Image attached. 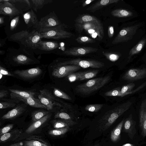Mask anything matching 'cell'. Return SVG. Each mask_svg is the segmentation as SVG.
Here are the masks:
<instances>
[{
	"label": "cell",
	"instance_id": "20",
	"mask_svg": "<svg viewBox=\"0 0 146 146\" xmlns=\"http://www.w3.org/2000/svg\"><path fill=\"white\" fill-rule=\"evenodd\" d=\"M59 46L58 43L53 41H41L36 45V49L50 51L57 48Z\"/></svg>",
	"mask_w": 146,
	"mask_h": 146
},
{
	"label": "cell",
	"instance_id": "16",
	"mask_svg": "<svg viewBox=\"0 0 146 146\" xmlns=\"http://www.w3.org/2000/svg\"><path fill=\"white\" fill-rule=\"evenodd\" d=\"M135 86V84L131 83L124 86L121 90H118L117 96L123 97L128 94L135 93L145 86L146 82L141 84L135 90H132Z\"/></svg>",
	"mask_w": 146,
	"mask_h": 146
},
{
	"label": "cell",
	"instance_id": "12",
	"mask_svg": "<svg viewBox=\"0 0 146 146\" xmlns=\"http://www.w3.org/2000/svg\"><path fill=\"white\" fill-rule=\"evenodd\" d=\"M42 72V70L38 67L24 70H17L14 72L15 74L25 79L35 78L40 75Z\"/></svg>",
	"mask_w": 146,
	"mask_h": 146
},
{
	"label": "cell",
	"instance_id": "4",
	"mask_svg": "<svg viewBox=\"0 0 146 146\" xmlns=\"http://www.w3.org/2000/svg\"><path fill=\"white\" fill-rule=\"evenodd\" d=\"M63 26L64 25H60L39 32L40 33L42 38L60 39L71 37L72 34L63 29Z\"/></svg>",
	"mask_w": 146,
	"mask_h": 146
},
{
	"label": "cell",
	"instance_id": "46",
	"mask_svg": "<svg viewBox=\"0 0 146 146\" xmlns=\"http://www.w3.org/2000/svg\"><path fill=\"white\" fill-rule=\"evenodd\" d=\"M108 36L109 38L113 37L114 34V29L113 26H110L108 28Z\"/></svg>",
	"mask_w": 146,
	"mask_h": 146
},
{
	"label": "cell",
	"instance_id": "18",
	"mask_svg": "<svg viewBox=\"0 0 146 146\" xmlns=\"http://www.w3.org/2000/svg\"><path fill=\"white\" fill-rule=\"evenodd\" d=\"M23 146H50L44 140L39 137L32 136L26 139Z\"/></svg>",
	"mask_w": 146,
	"mask_h": 146
},
{
	"label": "cell",
	"instance_id": "54",
	"mask_svg": "<svg viewBox=\"0 0 146 146\" xmlns=\"http://www.w3.org/2000/svg\"><path fill=\"white\" fill-rule=\"evenodd\" d=\"M3 74L0 73V79H1L3 77Z\"/></svg>",
	"mask_w": 146,
	"mask_h": 146
},
{
	"label": "cell",
	"instance_id": "42",
	"mask_svg": "<svg viewBox=\"0 0 146 146\" xmlns=\"http://www.w3.org/2000/svg\"><path fill=\"white\" fill-rule=\"evenodd\" d=\"M103 55L109 60L114 62L117 60L118 58L117 56L110 52H103Z\"/></svg>",
	"mask_w": 146,
	"mask_h": 146
},
{
	"label": "cell",
	"instance_id": "32",
	"mask_svg": "<svg viewBox=\"0 0 146 146\" xmlns=\"http://www.w3.org/2000/svg\"><path fill=\"white\" fill-rule=\"evenodd\" d=\"M99 72L98 70H93L82 72L79 81L92 78L96 76Z\"/></svg>",
	"mask_w": 146,
	"mask_h": 146
},
{
	"label": "cell",
	"instance_id": "33",
	"mask_svg": "<svg viewBox=\"0 0 146 146\" xmlns=\"http://www.w3.org/2000/svg\"><path fill=\"white\" fill-rule=\"evenodd\" d=\"M49 113L48 111L40 110L34 111L31 114L32 120L33 122H35L41 119Z\"/></svg>",
	"mask_w": 146,
	"mask_h": 146
},
{
	"label": "cell",
	"instance_id": "25",
	"mask_svg": "<svg viewBox=\"0 0 146 146\" xmlns=\"http://www.w3.org/2000/svg\"><path fill=\"white\" fill-rule=\"evenodd\" d=\"M51 122L53 127L56 129L70 127L77 123L72 120L62 119L53 120L51 121Z\"/></svg>",
	"mask_w": 146,
	"mask_h": 146
},
{
	"label": "cell",
	"instance_id": "10",
	"mask_svg": "<svg viewBox=\"0 0 146 146\" xmlns=\"http://www.w3.org/2000/svg\"><path fill=\"white\" fill-rule=\"evenodd\" d=\"M146 77V69H131L123 76V79L129 81H136Z\"/></svg>",
	"mask_w": 146,
	"mask_h": 146
},
{
	"label": "cell",
	"instance_id": "29",
	"mask_svg": "<svg viewBox=\"0 0 146 146\" xmlns=\"http://www.w3.org/2000/svg\"><path fill=\"white\" fill-rule=\"evenodd\" d=\"M100 20L93 16L83 14L78 17L75 20V23L82 24L88 22L98 21Z\"/></svg>",
	"mask_w": 146,
	"mask_h": 146
},
{
	"label": "cell",
	"instance_id": "37",
	"mask_svg": "<svg viewBox=\"0 0 146 146\" xmlns=\"http://www.w3.org/2000/svg\"><path fill=\"white\" fill-rule=\"evenodd\" d=\"M103 106L102 104H90L87 105L85 109L87 111L92 112H96L99 111Z\"/></svg>",
	"mask_w": 146,
	"mask_h": 146
},
{
	"label": "cell",
	"instance_id": "6",
	"mask_svg": "<svg viewBox=\"0 0 146 146\" xmlns=\"http://www.w3.org/2000/svg\"><path fill=\"white\" fill-rule=\"evenodd\" d=\"M68 65H77L84 68L89 67L100 68L104 66V64L100 61L94 60H84L80 58L72 59L60 62L57 64V66Z\"/></svg>",
	"mask_w": 146,
	"mask_h": 146
},
{
	"label": "cell",
	"instance_id": "34",
	"mask_svg": "<svg viewBox=\"0 0 146 146\" xmlns=\"http://www.w3.org/2000/svg\"><path fill=\"white\" fill-rule=\"evenodd\" d=\"M69 127H66L57 129L50 130L48 134L50 135L58 136L64 134L70 130Z\"/></svg>",
	"mask_w": 146,
	"mask_h": 146
},
{
	"label": "cell",
	"instance_id": "31",
	"mask_svg": "<svg viewBox=\"0 0 146 146\" xmlns=\"http://www.w3.org/2000/svg\"><path fill=\"white\" fill-rule=\"evenodd\" d=\"M13 59L14 61L18 64L24 65L30 64L34 61L31 59L23 54L14 56Z\"/></svg>",
	"mask_w": 146,
	"mask_h": 146
},
{
	"label": "cell",
	"instance_id": "44",
	"mask_svg": "<svg viewBox=\"0 0 146 146\" xmlns=\"http://www.w3.org/2000/svg\"><path fill=\"white\" fill-rule=\"evenodd\" d=\"M16 105L15 103L13 102H1L0 103V109H2L13 107Z\"/></svg>",
	"mask_w": 146,
	"mask_h": 146
},
{
	"label": "cell",
	"instance_id": "5",
	"mask_svg": "<svg viewBox=\"0 0 146 146\" xmlns=\"http://www.w3.org/2000/svg\"><path fill=\"white\" fill-rule=\"evenodd\" d=\"M54 11L40 18L38 25L35 28L39 31L42 30L53 28L63 25Z\"/></svg>",
	"mask_w": 146,
	"mask_h": 146
},
{
	"label": "cell",
	"instance_id": "50",
	"mask_svg": "<svg viewBox=\"0 0 146 146\" xmlns=\"http://www.w3.org/2000/svg\"><path fill=\"white\" fill-rule=\"evenodd\" d=\"M142 44H139L137 46V50L138 51H139L142 48Z\"/></svg>",
	"mask_w": 146,
	"mask_h": 146
},
{
	"label": "cell",
	"instance_id": "35",
	"mask_svg": "<svg viewBox=\"0 0 146 146\" xmlns=\"http://www.w3.org/2000/svg\"><path fill=\"white\" fill-rule=\"evenodd\" d=\"M76 40L78 43L82 44H86L92 43L96 42V40L86 36H78L76 39Z\"/></svg>",
	"mask_w": 146,
	"mask_h": 146
},
{
	"label": "cell",
	"instance_id": "26",
	"mask_svg": "<svg viewBox=\"0 0 146 146\" xmlns=\"http://www.w3.org/2000/svg\"><path fill=\"white\" fill-rule=\"evenodd\" d=\"M51 116V114L48 113L41 119L34 122L26 130V133H30L33 132L46 122Z\"/></svg>",
	"mask_w": 146,
	"mask_h": 146
},
{
	"label": "cell",
	"instance_id": "30",
	"mask_svg": "<svg viewBox=\"0 0 146 146\" xmlns=\"http://www.w3.org/2000/svg\"><path fill=\"white\" fill-rule=\"evenodd\" d=\"M32 9L37 12L41 9L43 6L47 4L52 3V0H31L30 1Z\"/></svg>",
	"mask_w": 146,
	"mask_h": 146
},
{
	"label": "cell",
	"instance_id": "2",
	"mask_svg": "<svg viewBox=\"0 0 146 146\" xmlns=\"http://www.w3.org/2000/svg\"><path fill=\"white\" fill-rule=\"evenodd\" d=\"M74 26L76 30L79 33L84 31L94 40L101 41L104 37V29L100 21L82 24L75 23Z\"/></svg>",
	"mask_w": 146,
	"mask_h": 146
},
{
	"label": "cell",
	"instance_id": "17",
	"mask_svg": "<svg viewBox=\"0 0 146 146\" xmlns=\"http://www.w3.org/2000/svg\"><path fill=\"white\" fill-rule=\"evenodd\" d=\"M24 21L28 27H33L34 28L38 25L39 21L32 9L23 14Z\"/></svg>",
	"mask_w": 146,
	"mask_h": 146
},
{
	"label": "cell",
	"instance_id": "48",
	"mask_svg": "<svg viewBox=\"0 0 146 146\" xmlns=\"http://www.w3.org/2000/svg\"><path fill=\"white\" fill-rule=\"evenodd\" d=\"M95 0H87L84 2L82 4V6L83 7H84L87 5L90 4L91 2L95 1Z\"/></svg>",
	"mask_w": 146,
	"mask_h": 146
},
{
	"label": "cell",
	"instance_id": "9",
	"mask_svg": "<svg viewBox=\"0 0 146 146\" xmlns=\"http://www.w3.org/2000/svg\"><path fill=\"white\" fill-rule=\"evenodd\" d=\"M81 68V67L78 66L72 65L58 66L53 70L52 75L55 77L61 78L67 76Z\"/></svg>",
	"mask_w": 146,
	"mask_h": 146
},
{
	"label": "cell",
	"instance_id": "19",
	"mask_svg": "<svg viewBox=\"0 0 146 146\" xmlns=\"http://www.w3.org/2000/svg\"><path fill=\"white\" fill-rule=\"evenodd\" d=\"M26 109L23 106H18L3 115L1 119L3 120L14 119L24 112Z\"/></svg>",
	"mask_w": 146,
	"mask_h": 146
},
{
	"label": "cell",
	"instance_id": "15",
	"mask_svg": "<svg viewBox=\"0 0 146 146\" xmlns=\"http://www.w3.org/2000/svg\"><path fill=\"white\" fill-rule=\"evenodd\" d=\"M123 125V131L127 133L131 139H133L136 133V122L133 119L131 114L124 121Z\"/></svg>",
	"mask_w": 146,
	"mask_h": 146
},
{
	"label": "cell",
	"instance_id": "40",
	"mask_svg": "<svg viewBox=\"0 0 146 146\" xmlns=\"http://www.w3.org/2000/svg\"><path fill=\"white\" fill-rule=\"evenodd\" d=\"M54 118L65 120H72L71 117L67 113L64 112H58L54 116Z\"/></svg>",
	"mask_w": 146,
	"mask_h": 146
},
{
	"label": "cell",
	"instance_id": "21",
	"mask_svg": "<svg viewBox=\"0 0 146 146\" xmlns=\"http://www.w3.org/2000/svg\"><path fill=\"white\" fill-rule=\"evenodd\" d=\"M117 0H101L98 1L94 4L86 9L90 12L94 13L96 11L113 3H116Z\"/></svg>",
	"mask_w": 146,
	"mask_h": 146
},
{
	"label": "cell",
	"instance_id": "49",
	"mask_svg": "<svg viewBox=\"0 0 146 146\" xmlns=\"http://www.w3.org/2000/svg\"><path fill=\"white\" fill-rule=\"evenodd\" d=\"M127 33V32L125 30H122L120 31L119 35L121 36H123L125 35Z\"/></svg>",
	"mask_w": 146,
	"mask_h": 146
},
{
	"label": "cell",
	"instance_id": "23",
	"mask_svg": "<svg viewBox=\"0 0 146 146\" xmlns=\"http://www.w3.org/2000/svg\"><path fill=\"white\" fill-rule=\"evenodd\" d=\"M22 133L21 130L16 129L0 136V143L14 141L18 138Z\"/></svg>",
	"mask_w": 146,
	"mask_h": 146
},
{
	"label": "cell",
	"instance_id": "1",
	"mask_svg": "<svg viewBox=\"0 0 146 146\" xmlns=\"http://www.w3.org/2000/svg\"><path fill=\"white\" fill-rule=\"evenodd\" d=\"M132 104L131 102L128 101L107 111L98 121V129L100 131H103L108 129L119 116L129 109Z\"/></svg>",
	"mask_w": 146,
	"mask_h": 146
},
{
	"label": "cell",
	"instance_id": "52",
	"mask_svg": "<svg viewBox=\"0 0 146 146\" xmlns=\"http://www.w3.org/2000/svg\"><path fill=\"white\" fill-rule=\"evenodd\" d=\"M9 146H22V145L20 143H16L11 144Z\"/></svg>",
	"mask_w": 146,
	"mask_h": 146
},
{
	"label": "cell",
	"instance_id": "39",
	"mask_svg": "<svg viewBox=\"0 0 146 146\" xmlns=\"http://www.w3.org/2000/svg\"><path fill=\"white\" fill-rule=\"evenodd\" d=\"M111 13L113 16L118 17L126 16L129 14L127 11L124 10H115L112 11Z\"/></svg>",
	"mask_w": 146,
	"mask_h": 146
},
{
	"label": "cell",
	"instance_id": "11",
	"mask_svg": "<svg viewBox=\"0 0 146 146\" xmlns=\"http://www.w3.org/2000/svg\"><path fill=\"white\" fill-rule=\"evenodd\" d=\"M98 49L91 47H78L70 48L64 52L67 55L80 56L96 52Z\"/></svg>",
	"mask_w": 146,
	"mask_h": 146
},
{
	"label": "cell",
	"instance_id": "28",
	"mask_svg": "<svg viewBox=\"0 0 146 146\" xmlns=\"http://www.w3.org/2000/svg\"><path fill=\"white\" fill-rule=\"evenodd\" d=\"M124 122V119H123L111 131L110 137L112 142H115L119 139Z\"/></svg>",
	"mask_w": 146,
	"mask_h": 146
},
{
	"label": "cell",
	"instance_id": "43",
	"mask_svg": "<svg viewBox=\"0 0 146 146\" xmlns=\"http://www.w3.org/2000/svg\"><path fill=\"white\" fill-rule=\"evenodd\" d=\"M13 126V124H9L1 128L0 130V136L9 132Z\"/></svg>",
	"mask_w": 146,
	"mask_h": 146
},
{
	"label": "cell",
	"instance_id": "13",
	"mask_svg": "<svg viewBox=\"0 0 146 146\" xmlns=\"http://www.w3.org/2000/svg\"><path fill=\"white\" fill-rule=\"evenodd\" d=\"M40 33L36 29L30 32L29 35L25 42V46L32 49H36L37 44L41 41Z\"/></svg>",
	"mask_w": 146,
	"mask_h": 146
},
{
	"label": "cell",
	"instance_id": "8",
	"mask_svg": "<svg viewBox=\"0 0 146 146\" xmlns=\"http://www.w3.org/2000/svg\"><path fill=\"white\" fill-rule=\"evenodd\" d=\"M9 1L0 0V14L8 16L10 19H11L15 16L19 15L20 13L14 5L10 2Z\"/></svg>",
	"mask_w": 146,
	"mask_h": 146
},
{
	"label": "cell",
	"instance_id": "36",
	"mask_svg": "<svg viewBox=\"0 0 146 146\" xmlns=\"http://www.w3.org/2000/svg\"><path fill=\"white\" fill-rule=\"evenodd\" d=\"M53 93L55 96L67 100H71V97L67 94L57 88H54Z\"/></svg>",
	"mask_w": 146,
	"mask_h": 146
},
{
	"label": "cell",
	"instance_id": "45",
	"mask_svg": "<svg viewBox=\"0 0 146 146\" xmlns=\"http://www.w3.org/2000/svg\"><path fill=\"white\" fill-rule=\"evenodd\" d=\"M0 73L3 75L14 77V75L9 72L6 69L3 67L0 66Z\"/></svg>",
	"mask_w": 146,
	"mask_h": 146
},
{
	"label": "cell",
	"instance_id": "7",
	"mask_svg": "<svg viewBox=\"0 0 146 146\" xmlns=\"http://www.w3.org/2000/svg\"><path fill=\"white\" fill-rule=\"evenodd\" d=\"M38 98L41 102L45 105L48 110L53 109L54 105L61 106V105L56 101V99L52 93L48 90L44 89L40 90Z\"/></svg>",
	"mask_w": 146,
	"mask_h": 146
},
{
	"label": "cell",
	"instance_id": "53",
	"mask_svg": "<svg viewBox=\"0 0 146 146\" xmlns=\"http://www.w3.org/2000/svg\"><path fill=\"white\" fill-rule=\"evenodd\" d=\"M122 146H134V145L130 143H126Z\"/></svg>",
	"mask_w": 146,
	"mask_h": 146
},
{
	"label": "cell",
	"instance_id": "22",
	"mask_svg": "<svg viewBox=\"0 0 146 146\" xmlns=\"http://www.w3.org/2000/svg\"><path fill=\"white\" fill-rule=\"evenodd\" d=\"M16 99L25 102L32 107L47 109L46 106L41 102L39 99L34 97L18 98Z\"/></svg>",
	"mask_w": 146,
	"mask_h": 146
},
{
	"label": "cell",
	"instance_id": "55",
	"mask_svg": "<svg viewBox=\"0 0 146 146\" xmlns=\"http://www.w3.org/2000/svg\"><path fill=\"white\" fill-rule=\"evenodd\" d=\"M94 146H100V145L99 144H96L94 145Z\"/></svg>",
	"mask_w": 146,
	"mask_h": 146
},
{
	"label": "cell",
	"instance_id": "24",
	"mask_svg": "<svg viewBox=\"0 0 146 146\" xmlns=\"http://www.w3.org/2000/svg\"><path fill=\"white\" fill-rule=\"evenodd\" d=\"M11 92L10 96L12 98L16 99L18 98L34 97L35 93L31 91L13 89H9Z\"/></svg>",
	"mask_w": 146,
	"mask_h": 146
},
{
	"label": "cell",
	"instance_id": "38",
	"mask_svg": "<svg viewBox=\"0 0 146 146\" xmlns=\"http://www.w3.org/2000/svg\"><path fill=\"white\" fill-rule=\"evenodd\" d=\"M82 72L72 73L67 76L68 80L71 82L79 80Z\"/></svg>",
	"mask_w": 146,
	"mask_h": 146
},
{
	"label": "cell",
	"instance_id": "27",
	"mask_svg": "<svg viewBox=\"0 0 146 146\" xmlns=\"http://www.w3.org/2000/svg\"><path fill=\"white\" fill-rule=\"evenodd\" d=\"M30 32L27 30L22 31L11 35L9 39L12 40L18 41L25 45V41Z\"/></svg>",
	"mask_w": 146,
	"mask_h": 146
},
{
	"label": "cell",
	"instance_id": "47",
	"mask_svg": "<svg viewBox=\"0 0 146 146\" xmlns=\"http://www.w3.org/2000/svg\"><path fill=\"white\" fill-rule=\"evenodd\" d=\"M8 94V92L5 90H1L0 91V98L1 99L4 97H6Z\"/></svg>",
	"mask_w": 146,
	"mask_h": 146
},
{
	"label": "cell",
	"instance_id": "41",
	"mask_svg": "<svg viewBox=\"0 0 146 146\" xmlns=\"http://www.w3.org/2000/svg\"><path fill=\"white\" fill-rule=\"evenodd\" d=\"M19 21V16L18 15L13 18L11 22L10 29L11 31L14 30L18 24Z\"/></svg>",
	"mask_w": 146,
	"mask_h": 146
},
{
	"label": "cell",
	"instance_id": "14",
	"mask_svg": "<svg viewBox=\"0 0 146 146\" xmlns=\"http://www.w3.org/2000/svg\"><path fill=\"white\" fill-rule=\"evenodd\" d=\"M139 126L141 135L146 136V99L143 100L141 104L139 111Z\"/></svg>",
	"mask_w": 146,
	"mask_h": 146
},
{
	"label": "cell",
	"instance_id": "51",
	"mask_svg": "<svg viewBox=\"0 0 146 146\" xmlns=\"http://www.w3.org/2000/svg\"><path fill=\"white\" fill-rule=\"evenodd\" d=\"M4 17L1 16L0 17V24L1 25L4 23Z\"/></svg>",
	"mask_w": 146,
	"mask_h": 146
},
{
	"label": "cell",
	"instance_id": "3",
	"mask_svg": "<svg viewBox=\"0 0 146 146\" xmlns=\"http://www.w3.org/2000/svg\"><path fill=\"white\" fill-rule=\"evenodd\" d=\"M110 79L109 76L94 78L77 86L76 91L83 95H88L99 89L106 84Z\"/></svg>",
	"mask_w": 146,
	"mask_h": 146
}]
</instances>
